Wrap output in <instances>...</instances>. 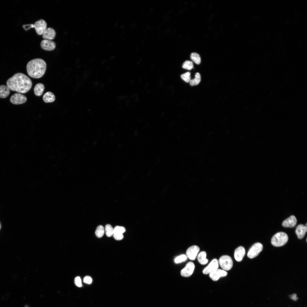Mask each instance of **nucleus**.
<instances>
[{
  "instance_id": "obj_1",
  "label": "nucleus",
  "mask_w": 307,
  "mask_h": 307,
  "mask_svg": "<svg viewBox=\"0 0 307 307\" xmlns=\"http://www.w3.org/2000/svg\"><path fill=\"white\" fill-rule=\"evenodd\" d=\"M6 84L9 89L21 93H25L31 89L32 83L31 79L26 75L18 73L7 80Z\"/></svg>"
},
{
  "instance_id": "obj_2",
  "label": "nucleus",
  "mask_w": 307,
  "mask_h": 307,
  "mask_svg": "<svg viewBox=\"0 0 307 307\" xmlns=\"http://www.w3.org/2000/svg\"><path fill=\"white\" fill-rule=\"evenodd\" d=\"M46 68L45 62L40 58L30 60L26 65L28 74L30 77L35 78H38L42 76L45 72Z\"/></svg>"
},
{
  "instance_id": "obj_3",
  "label": "nucleus",
  "mask_w": 307,
  "mask_h": 307,
  "mask_svg": "<svg viewBox=\"0 0 307 307\" xmlns=\"http://www.w3.org/2000/svg\"><path fill=\"white\" fill-rule=\"evenodd\" d=\"M47 24L43 19H40L36 21L34 24L24 25L23 28L26 30H29L31 28H34L37 34L39 35H42L44 31L46 29Z\"/></svg>"
},
{
  "instance_id": "obj_4",
  "label": "nucleus",
  "mask_w": 307,
  "mask_h": 307,
  "mask_svg": "<svg viewBox=\"0 0 307 307\" xmlns=\"http://www.w3.org/2000/svg\"><path fill=\"white\" fill-rule=\"evenodd\" d=\"M287 235L283 232H279L275 234L271 240L272 245L276 247H280L284 245L287 242Z\"/></svg>"
},
{
  "instance_id": "obj_5",
  "label": "nucleus",
  "mask_w": 307,
  "mask_h": 307,
  "mask_svg": "<svg viewBox=\"0 0 307 307\" xmlns=\"http://www.w3.org/2000/svg\"><path fill=\"white\" fill-rule=\"evenodd\" d=\"M219 264L223 270L228 271L231 269L233 266V262L231 258L228 255H223L219 258Z\"/></svg>"
},
{
  "instance_id": "obj_6",
  "label": "nucleus",
  "mask_w": 307,
  "mask_h": 307,
  "mask_svg": "<svg viewBox=\"0 0 307 307\" xmlns=\"http://www.w3.org/2000/svg\"><path fill=\"white\" fill-rule=\"evenodd\" d=\"M263 246L260 243L257 242L254 244L248 250L247 256L251 259L257 256L262 251Z\"/></svg>"
},
{
  "instance_id": "obj_7",
  "label": "nucleus",
  "mask_w": 307,
  "mask_h": 307,
  "mask_svg": "<svg viewBox=\"0 0 307 307\" xmlns=\"http://www.w3.org/2000/svg\"><path fill=\"white\" fill-rule=\"evenodd\" d=\"M195 268L194 263L190 262L186 264L185 267L181 270V274L183 277H188L193 273Z\"/></svg>"
},
{
  "instance_id": "obj_8",
  "label": "nucleus",
  "mask_w": 307,
  "mask_h": 307,
  "mask_svg": "<svg viewBox=\"0 0 307 307\" xmlns=\"http://www.w3.org/2000/svg\"><path fill=\"white\" fill-rule=\"evenodd\" d=\"M27 100V98L24 95L19 93H16L10 97V101L13 104L17 105L23 103Z\"/></svg>"
},
{
  "instance_id": "obj_9",
  "label": "nucleus",
  "mask_w": 307,
  "mask_h": 307,
  "mask_svg": "<svg viewBox=\"0 0 307 307\" xmlns=\"http://www.w3.org/2000/svg\"><path fill=\"white\" fill-rule=\"evenodd\" d=\"M219 262L216 259H213L203 270V274L207 275L217 269L219 267Z\"/></svg>"
},
{
  "instance_id": "obj_10",
  "label": "nucleus",
  "mask_w": 307,
  "mask_h": 307,
  "mask_svg": "<svg viewBox=\"0 0 307 307\" xmlns=\"http://www.w3.org/2000/svg\"><path fill=\"white\" fill-rule=\"evenodd\" d=\"M228 273L227 272L223 269H218L209 273V277L213 281H216L220 278L226 276Z\"/></svg>"
},
{
  "instance_id": "obj_11",
  "label": "nucleus",
  "mask_w": 307,
  "mask_h": 307,
  "mask_svg": "<svg viewBox=\"0 0 307 307\" xmlns=\"http://www.w3.org/2000/svg\"><path fill=\"white\" fill-rule=\"evenodd\" d=\"M200 251L199 247L196 245H193L189 247L186 251V256L189 259L193 260L195 259Z\"/></svg>"
},
{
  "instance_id": "obj_12",
  "label": "nucleus",
  "mask_w": 307,
  "mask_h": 307,
  "mask_svg": "<svg viewBox=\"0 0 307 307\" xmlns=\"http://www.w3.org/2000/svg\"><path fill=\"white\" fill-rule=\"evenodd\" d=\"M40 46L43 49L51 51L55 49L56 45L55 43L51 40L44 39L41 41Z\"/></svg>"
},
{
  "instance_id": "obj_13",
  "label": "nucleus",
  "mask_w": 307,
  "mask_h": 307,
  "mask_svg": "<svg viewBox=\"0 0 307 307\" xmlns=\"http://www.w3.org/2000/svg\"><path fill=\"white\" fill-rule=\"evenodd\" d=\"M56 35L55 30L53 28H47L43 33L42 38L45 39L52 40L54 39Z\"/></svg>"
},
{
  "instance_id": "obj_14",
  "label": "nucleus",
  "mask_w": 307,
  "mask_h": 307,
  "mask_svg": "<svg viewBox=\"0 0 307 307\" xmlns=\"http://www.w3.org/2000/svg\"><path fill=\"white\" fill-rule=\"evenodd\" d=\"M245 253V250L242 246H240L237 248L234 252V257L235 260L238 262L242 260Z\"/></svg>"
},
{
  "instance_id": "obj_15",
  "label": "nucleus",
  "mask_w": 307,
  "mask_h": 307,
  "mask_svg": "<svg viewBox=\"0 0 307 307\" xmlns=\"http://www.w3.org/2000/svg\"><path fill=\"white\" fill-rule=\"evenodd\" d=\"M297 219L294 215H292L284 220L282 223L283 227H293L296 225Z\"/></svg>"
},
{
  "instance_id": "obj_16",
  "label": "nucleus",
  "mask_w": 307,
  "mask_h": 307,
  "mask_svg": "<svg viewBox=\"0 0 307 307\" xmlns=\"http://www.w3.org/2000/svg\"><path fill=\"white\" fill-rule=\"evenodd\" d=\"M307 231V226L302 224L298 225L295 230V233L298 238L300 239H302L305 236Z\"/></svg>"
},
{
  "instance_id": "obj_17",
  "label": "nucleus",
  "mask_w": 307,
  "mask_h": 307,
  "mask_svg": "<svg viewBox=\"0 0 307 307\" xmlns=\"http://www.w3.org/2000/svg\"><path fill=\"white\" fill-rule=\"evenodd\" d=\"M10 90L7 86L4 85L0 86V98H5L10 94Z\"/></svg>"
},
{
  "instance_id": "obj_18",
  "label": "nucleus",
  "mask_w": 307,
  "mask_h": 307,
  "mask_svg": "<svg viewBox=\"0 0 307 307\" xmlns=\"http://www.w3.org/2000/svg\"><path fill=\"white\" fill-rule=\"evenodd\" d=\"M206 253L205 251L200 252L197 256V260L198 262L202 265H205L208 262V260L206 258Z\"/></svg>"
},
{
  "instance_id": "obj_19",
  "label": "nucleus",
  "mask_w": 307,
  "mask_h": 307,
  "mask_svg": "<svg viewBox=\"0 0 307 307\" xmlns=\"http://www.w3.org/2000/svg\"><path fill=\"white\" fill-rule=\"evenodd\" d=\"M43 101L45 103L52 102L55 101V96L52 93L48 92L43 95Z\"/></svg>"
},
{
  "instance_id": "obj_20",
  "label": "nucleus",
  "mask_w": 307,
  "mask_h": 307,
  "mask_svg": "<svg viewBox=\"0 0 307 307\" xmlns=\"http://www.w3.org/2000/svg\"><path fill=\"white\" fill-rule=\"evenodd\" d=\"M44 89V85L40 83L37 84L34 88V92L35 95L37 96L42 95Z\"/></svg>"
},
{
  "instance_id": "obj_21",
  "label": "nucleus",
  "mask_w": 307,
  "mask_h": 307,
  "mask_svg": "<svg viewBox=\"0 0 307 307\" xmlns=\"http://www.w3.org/2000/svg\"><path fill=\"white\" fill-rule=\"evenodd\" d=\"M201 81V76L198 72H196L195 74V78L191 79L190 84L191 86H196L198 85Z\"/></svg>"
},
{
  "instance_id": "obj_22",
  "label": "nucleus",
  "mask_w": 307,
  "mask_h": 307,
  "mask_svg": "<svg viewBox=\"0 0 307 307\" xmlns=\"http://www.w3.org/2000/svg\"><path fill=\"white\" fill-rule=\"evenodd\" d=\"M191 59L196 64L199 65L200 64L201 62V57L199 54L193 52L191 53L190 55Z\"/></svg>"
},
{
  "instance_id": "obj_23",
  "label": "nucleus",
  "mask_w": 307,
  "mask_h": 307,
  "mask_svg": "<svg viewBox=\"0 0 307 307\" xmlns=\"http://www.w3.org/2000/svg\"><path fill=\"white\" fill-rule=\"evenodd\" d=\"M104 231L103 226L101 225H99L97 227L95 231L96 235L98 238H101L103 235Z\"/></svg>"
},
{
  "instance_id": "obj_24",
  "label": "nucleus",
  "mask_w": 307,
  "mask_h": 307,
  "mask_svg": "<svg viewBox=\"0 0 307 307\" xmlns=\"http://www.w3.org/2000/svg\"><path fill=\"white\" fill-rule=\"evenodd\" d=\"M105 230L106 235L108 237H111L114 234V229L112 226L109 224L106 225Z\"/></svg>"
},
{
  "instance_id": "obj_25",
  "label": "nucleus",
  "mask_w": 307,
  "mask_h": 307,
  "mask_svg": "<svg viewBox=\"0 0 307 307\" xmlns=\"http://www.w3.org/2000/svg\"><path fill=\"white\" fill-rule=\"evenodd\" d=\"M193 62L190 61L186 60L183 63L182 67L185 69L190 70L193 67Z\"/></svg>"
},
{
  "instance_id": "obj_26",
  "label": "nucleus",
  "mask_w": 307,
  "mask_h": 307,
  "mask_svg": "<svg viewBox=\"0 0 307 307\" xmlns=\"http://www.w3.org/2000/svg\"><path fill=\"white\" fill-rule=\"evenodd\" d=\"M187 258L186 255L182 254L176 257L174 260V262L176 264L180 263L186 261Z\"/></svg>"
},
{
  "instance_id": "obj_27",
  "label": "nucleus",
  "mask_w": 307,
  "mask_h": 307,
  "mask_svg": "<svg viewBox=\"0 0 307 307\" xmlns=\"http://www.w3.org/2000/svg\"><path fill=\"white\" fill-rule=\"evenodd\" d=\"M181 78L186 82H189L191 79L190 73L188 72L181 75Z\"/></svg>"
},
{
  "instance_id": "obj_28",
  "label": "nucleus",
  "mask_w": 307,
  "mask_h": 307,
  "mask_svg": "<svg viewBox=\"0 0 307 307\" xmlns=\"http://www.w3.org/2000/svg\"><path fill=\"white\" fill-rule=\"evenodd\" d=\"M125 231V229L123 226H116L114 229V233L123 234Z\"/></svg>"
},
{
  "instance_id": "obj_29",
  "label": "nucleus",
  "mask_w": 307,
  "mask_h": 307,
  "mask_svg": "<svg viewBox=\"0 0 307 307\" xmlns=\"http://www.w3.org/2000/svg\"><path fill=\"white\" fill-rule=\"evenodd\" d=\"M75 284L78 287H80L82 286L81 280L80 277L77 276L74 279Z\"/></svg>"
},
{
  "instance_id": "obj_30",
  "label": "nucleus",
  "mask_w": 307,
  "mask_h": 307,
  "mask_svg": "<svg viewBox=\"0 0 307 307\" xmlns=\"http://www.w3.org/2000/svg\"><path fill=\"white\" fill-rule=\"evenodd\" d=\"M113 235L114 238L117 240H121L123 238V235L122 234L114 233Z\"/></svg>"
},
{
  "instance_id": "obj_31",
  "label": "nucleus",
  "mask_w": 307,
  "mask_h": 307,
  "mask_svg": "<svg viewBox=\"0 0 307 307\" xmlns=\"http://www.w3.org/2000/svg\"><path fill=\"white\" fill-rule=\"evenodd\" d=\"M83 281L85 283L90 284L92 283V279L90 277L87 276L84 277Z\"/></svg>"
},
{
  "instance_id": "obj_32",
  "label": "nucleus",
  "mask_w": 307,
  "mask_h": 307,
  "mask_svg": "<svg viewBox=\"0 0 307 307\" xmlns=\"http://www.w3.org/2000/svg\"><path fill=\"white\" fill-rule=\"evenodd\" d=\"M291 298L294 300H296L297 298L296 294H293L291 296Z\"/></svg>"
},
{
  "instance_id": "obj_33",
  "label": "nucleus",
  "mask_w": 307,
  "mask_h": 307,
  "mask_svg": "<svg viewBox=\"0 0 307 307\" xmlns=\"http://www.w3.org/2000/svg\"><path fill=\"white\" fill-rule=\"evenodd\" d=\"M1 223H0V230L1 229Z\"/></svg>"
}]
</instances>
